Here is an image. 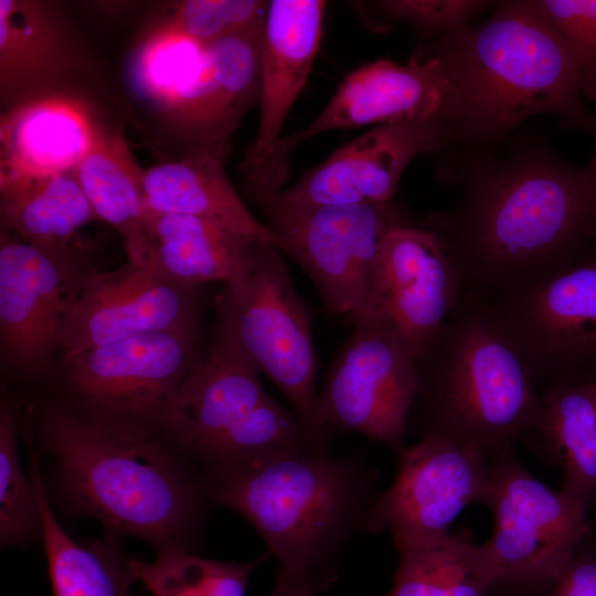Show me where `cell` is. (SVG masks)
I'll list each match as a JSON object with an SVG mask.
<instances>
[{
  "mask_svg": "<svg viewBox=\"0 0 596 596\" xmlns=\"http://www.w3.org/2000/svg\"><path fill=\"white\" fill-rule=\"evenodd\" d=\"M554 596H596V545L587 540L563 573Z\"/></svg>",
  "mask_w": 596,
  "mask_h": 596,
  "instance_id": "obj_36",
  "label": "cell"
},
{
  "mask_svg": "<svg viewBox=\"0 0 596 596\" xmlns=\"http://www.w3.org/2000/svg\"><path fill=\"white\" fill-rule=\"evenodd\" d=\"M31 467L54 596H132L130 585L136 579L127 560L121 561L109 549L76 543L56 520L34 460Z\"/></svg>",
  "mask_w": 596,
  "mask_h": 596,
  "instance_id": "obj_29",
  "label": "cell"
},
{
  "mask_svg": "<svg viewBox=\"0 0 596 596\" xmlns=\"http://www.w3.org/2000/svg\"><path fill=\"white\" fill-rule=\"evenodd\" d=\"M434 54L451 82L448 126L461 137L497 139L541 113L596 135L573 52L526 1L505 2L486 23L444 35Z\"/></svg>",
  "mask_w": 596,
  "mask_h": 596,
  "instance_id": "obj_4",
  "label": "cell"
},
{
  "mask_svg": "<svg viewBox=\"0 0 596 596\" xmlns=\"http://www.w3.org/2000/svg\"><path fill=\"white\" fill-rule=\"evenodd\" d=\"M419 387L407 433L487 454L512 445L535 424L542 398L513 345L482 301L460 298L418 361Z\"/></svg>",
  "mask_w": 596,
  "mask_h": 596,
  "instance_id": "obj_5",
  "label": "cell"
},
{
  "mask_svg": "<svg viewBox=\"0 0 596 596\" xmlns=\"http://www.w3.org/2000/svg\"><path fill=\"white\" fill-rule=\"evenodd\" d=\"M327 2L272 0L267 4L259 55V118L242 162L248 184L267 170L285 120L306 85L323 33Z\"/></svg>",
  "mask_w": 596,
  "mask_h": 596,
  "instance_id": "obj_20",
  "label": "cell"
},
{
  "mask_svg": "<svg viewBox=\"0 0 596 596\" xmlns=\"http://www.w3.org/2000/svg\"><path fill=\"white\" fill-rule=\"evenodd\" d=\"M461 288L487 292L594 252L596 170L525 151L473 173L454 216L429 228Z\"/></svg>",
  "mask_w": 596,
  "mask_h": 596,
  "instance_id": "obj_1",
  "label": "cell"
},
{
  "mask_svg": "<svg viewBox=\"0 0 596 596\" xmlns=\"http://www.w3.org/2000/svg\"><path fill=\"white\" fill-rule=\"evenodd\" d=\"M104 128L91 105L66 89L30 96L0 118V173L74 172Z\"/></svg>",
  "mask_w": 596,
  "mask_h": 596,
  "instance_id": "obj_21",
  "label": "cell"
},
{
  "mask_svg": "<svg viewBox=\"0 0 596 596\" xmlns=\"http://www.w3.org/2000/svg\"><path fill=\"white\" fill-rule=\"evenodd\" d=\"M573 52L581 92L596 99V0L526 1Z\"/></svg>",
  "mask_w": 596,
  "mask_h": 596,
  "instance_id": "obj_34",
  "label": "cell"
},
{
  "mask_svg": "<svg viewBox=\"0 0 596 596\" xmlns=\"http://www.w3.org/2000/svg\"><path fill=\"white\" fill-rule=\"evenodd\" d=\"M223 162L206 153L188 152L179 160L148 168L142 180L147 210L211 220L253 242L283 251V238L247 210Z\"/></svg>",
  "mask_w": 596,
  "mask_h": 596,
  "instance_id": "obj_23",
  "label": "cell"
},
{
  "mask_svg": "<svg viewBox=\"0 0 596 596\" xmlns=\"http://www.w3.org/2000/svg\"><path fill=\"white\" fill-rule=\"evenodd\" d=\"M199 327L153 331L63 359V385L78 412L156 429L167 402L196 363Z\"/></svg>",
  "mask_w": 596,
  "mask_h": 596,
  "instance_id": "obj_11",
  "label": "cell"
},
{
  "mask_svg": "<svg viewBox=\"0 0 596 596\" xmlns=\"http://www.w3.org/2000/svg\"><path fill=\"white\" fill-rule=\"evenodd\" d=\"M259 374L240 345L217 327L156 427L205 471L288 453H319L294 412L265 391Z\"/></svg>",
  "mask_w": 596,
  "mask_h": 596,
  "instance_id": "obj_6",
  "label": "cell"
},
{
  "mask_svg": "<svg viewBox=\"0 0 596 596\" xmlns=\"http://www.w3.org/2000/svg\"><path fill=\"white\" fill-rule=\"evenodd\" d=\"M263 560L221 562L166 549L152 562L129 558L127 565L152 596H245L252 572Z\"/></svg>",
  "mask_w": 596,
  "mask_h": 596,
  "instance_id": "obj_30",
  "label": "cell"
},
{
  "mask_svg": "<svg viewBox=\"0 0 596 596\" xmlns=\"http://www.w3.org/2000/svg\"><path fill=\"white\" fill-rule=\"evenodd\" d=\"M200 309L199 287L172 279L149 257L94 270L64 324L58 350L64 359L141 333L199 327Z\"/></svg>",
  "mask_w": 596,
  "mask_h": 596,
  "instance_id": "obj_16",
  "label": "cell"
},
{
  "mask_svg": "<svg viewBox=\"0 0 596 596\" xmlns=\"http://www.w3.org/2000/svg\"><path fill=\"white\" fill-rule=\"evenodd\" d=\"M217 313L219 328L284 393L316 449L329 454L310 317L277 248L259 246L251 270L225 285Z\"/></svg>",
  "mask_w": 596,
  "mask_h": 596,
  "instance_id": "obj_8",
  "label": "cell"
},
{
  "mask_svg": "<svg viewBox=\"0 0 596 596\" xmlns=\"http://www.w3.org/2000/svg\"><path fill=\"white\" fill-rule=\"evenodd\" d=\"M319 394L323 426L360 434L396 451L404 446L419 376L417 359L385 320L361 316Z\"/></svg>",
  "mask_w": 596,
  "mask_h": 596,
  "instance_id": "obj_12",
  "label": "cell"
},
{
  "mask_svg": "<svg viewBox=\"0 0 596 596\" xmlns=\"http://www.w3.org/2000/svg\"><path fill=\"white\" fill-rule=\"evenodd\" d=\"M363 453L312 450L205 471L211 502L244 517L279 563V573L320 592L337 579L350 539L364 528L381 493Z\"/></svg>",
  "mask_w": 596,
  "mask_h": 596,
  "instance_id": "obj_3",
  "label": "cell"
},
{
  "mask_svg": "<svg viewBox=\"0 0 596 596\" xmlns=\"http://www.w3.org/2000/svg\"><path fill=\"white\" fill-rule=\"evenodd\" d=\"M148 257L172 279L193 287L244 277L260 243L211 220L146 211Z\"/></svg>",
  "mask_w": 596,
  "mask_h": 596,
  "instance_id": "obj_24",
  "label": "cell"
},
{
  "mask_svg": "<svg viewBox=\"0 0 596 596\" xmlns=\"http://www.w3.org/2000/svg\"><path fill=\"white\" fill-rule=\"evenodd\" d=\"M395 550L400 561L387 596H487L496 579L487 542L447 533Z\"/></svg>",
  "mask_w": 596,
  "mask_h": 596,
  "instance_id": "obj_28",
  "label": "cell"
},
{
  "mask_svg": "<svg viewBox=\"0 0 596 596\" xmlns=\"http://www.w3.org/2000/svg\"><path fill=\"white\" fill-rule=\"evenodd\" d=\"M396 472L368 518L364 532H389L394 547L443 536L460 512L482 503L488 454L469 445L425 437L396 451Z\"/></svg>",
  "mask_w": 596,
  "mask_h": 596,
  "instance_id": "obj_14",
  "label": "cell"
},
{
  "mask_svg": "<svg viewBox=\"0 0 596 596\" xmlns=\"http://www.w3.org/2000/svg\"><path fill=\"white\" fill-rule=\"evenodd\" d=\"M534 426L523 436L528 446L556 465L561 490L596 505V380L546 393Z\"/></svg>",
  "mask_w": 596,
  "mask_h": 596,
  "instance_id": "obj_25",
  "label": "cell"
},
{
  "mask_svg": "<svg viewBox=\"0 0 596 596\" xmlns=\"http://www.w3.org/2000/svg\"><path fill=\"white\" fill-rule=\"evenodd\" d=\"M483 504L493 515L487 541L496 579L487 596H554L582 545L594 536L587 508L540 481L512 445L488 454Z\"/></svg>",
  "mask_w": 596,
  "mask_h": 596,
  "instance_id": "obj_7",
  "label": "cell"
},
{
  "mask_svg": "<svg viewBox=\"0 0 596 596\" xmlns=\"http://www.w3.org/2000/svg\"><path fill=\"white\" fill-rule=\"evenodd\" d=\"M255 200L283 238V252L313 281L324 309L352 322L365 306L385 236L404 224L393 201L291 206Z\"/></svg>",
  "mask_w": 596,
  "mask_h": 596,
  "instance_id": "obj_10",
  "label": "cell"
},
{
  "mask_svg": "<svg viewBox=\"0 0 596 596\" xmlns=\"http://www.w3.org/2000/svg\"><path fill=\"white\" fill-rule=\"evenodd\" d=\"M82 55L52 4L0 0V95L7 107L62 85Z\"/></svg>",
  "mask_w": 596,
  "mask_h": 596,
  "instance_id": "obj_22",
  "label": "cell"
},
{
  "mask_svg": "<svg viewBox=\"0 0 596 596\" xmlns=\"http://www.w3.org/2000/svg\"><path fill=\"white\" fill-rule=\"evenodd\" d=\"M204 47L159 22L147 33L132 60L131 75L137 91L163 113Z\"/></svg>",
  "mask_w": 596,
  "mask_h": 596,
  "instance_id": "obj_31",
  "label": "cell"
},
{
  "mask_svg": "<svg viewBox=\"0 0 596 596\" xmlns=\"http://www.w3.org/2000/svg\"><path fill=\"white\" fill-rule=\"evenodd\" d=\"M18 412L13 400L0 407V540L2 546L19 544L40 526L35 483L24 475L18 454Z\"/></svg>",
  "mask_w": 596,
  "mask_h": 596,
  "instance_id": "obj_32",
  "label": "cell"
},
{
  "mask_svg": "<svg viewBox=\"0 0 596 596\" xmlns=\"http://www.w3.org/2000/svg\"><path fill=\"white\" fill-rule=\"evenodd\" d=\"M588 167L596 170V152H595L590 163L588 164Z\"/></svg>",
  "mask_w": 596,
  "mask_h": 596,
  "instance_id": "obj_38",
  "label": "cell"
},
{
  "mask_svg": "<svg viewBox=\"0 0 596 596\" xmlns=\"http://www.w3.org/2000/svg\"><path fill=\"white\" fill-rule=\"evenodd\" d=\"M387 17L405 20L423 31L447 35L468 26L469 19L486 6L472 0H392L379 2Z\"/></svg>",
  "mask_w": 596,
  "mask_h": 596,
  "instance_id": "obj_35",
  "label": "cell"
},
{
  "mask_svg": "<svg viewBox=\"0 0 596 596\" xmlns=\"http://www.w3.org/2000/svg\"><path fill=\"white\" fill-rule=\"evenodd\" d=\"M451 82L437 55L407 64L390 60L366 63L348 74L320 114L300 130L279 140L273 160L259 179L267 190L279 189L287 155L319 134L400 119H440L448 125Z\"/></svg>",
  "mask_w": 596,
  "mask_h": 596,
  "instance_id": "obj_15",
  "label": "cell"
},
{
  "mask_svg": "<svg viewBox=\"0 0 596 596\" xmlns=\"http://www.w3.org/2000/svg\"><path fill=\"white\" fill-rule=\"evenodd\" d=\"M94 273L67 243H32L0 234V349L12 370L46 369L66 320Z\"/></svg>",
  "mask_w": 596,
  "mask_h": 596,
  "instance_id": "obj_13",
  "label": "cell"
},
{
  "mask_svg": "<svg viewBox=\"0 0 596 596\" xmlns=\"http://www.w3.org/2000/svg\"><path fill=\"white\" fill-rule=\"evenodd\" d=\"M471 292L519 353L540 397L596 380V251L549 273Z\"/></svg>",
  "mask_w": 596,
  "mask_h": 596,
  "instance_id": "obj_9",
  "label": "cell"
},
{
  "mask_svg": "<svg viewBox=\"0 0 596 596\" xmlns=\"http://www.w3.org/2000/svg\"><path fill=\"white\" fill-rule=\"evenodd\" d=\"M143 172L121 134L106 129L74 171L96 216L119 233L134 264L148 258Z\"/></svg>",
  "mask_w": 596,
  "mask_h": 596,
  "instance_id": "obj_26",
  "label": "cell"
},
{
  "mask_svg": "<svg viewBox=\"0 0 596 596\" xmlns=\"http://www.w3.org/2000/svg\"><path fill=\"white\" fill-rule=\"evenodd\" d=\"M264 26L205 45L162 113L188 152L225 161L230 139L245 111L259 98Z\"/></svg>",
  "mask_w": 596,
  "mask_h": 596,
  "instance_id": "obj_19",
  "label": "cell"
},
{
  "mask_svg": "<svg viewBox=\"0 0 596 596\" xmlns=\"http://www.w3.org/2000/svg\"><path fill=\"white\" fill-rule=\"evenodd\" d=\"M97 219L74 172L0 173V222L25 242L67 243Z\"/></svg>",
  "mask_w": 596,
  "mask_h": 596,
  "instance_id": "obj_27",
  "label": "cell"
},
{
  "mask_svg": "<svg viewBox=\"0 0 596 596\" xmlns=\"http://www.w3.org/2000/svg\"><path fill=\"white\" fill-rule=\"evenodd\" d=\"M35 423L79 511L159 551H190L209 498L201 478L188 472L152 428L109 423L52 401L36 405Z\"/></svg>",
  "mask_w": 596,
  "mask_h": 596,
  "instance_id": "obj_2",
  "label": "cell"
},
{
  "mask_svg": "<svg viewBox=\"0 0 596 596\" xmlns=\"http://www.w3.org/2000/svg\"><path fill=\"white\" fill-rule=\"evenodd\" d=\"M318 593L319 588L312 583L278 572L270 596H317Z\"/></svg>",
  "mask_w": 596,
  "mask_h": 596,
  "instance_id": "obj_37",
  "label": "cell"
},
{
  "mask_svg": "<svg viewBox=\"0 0 596 596\" xmlns=\"http://www.w3.org/2000/svg\"><path fill=\"white\" fill-rule=\"evenodd\" d=\"M460 294L461 281L437 234L402 224L382 243L365 306L356 318L374 316L389 322L418 361Z\"/></svg>",
  "mask_w": 596,
  "mask_h": 596,
  "instance_id": "obj_17",
  "label": "cell"
},
{
  "mask_svg": "<svg viewBox=\"0 0 596 596\" xmlns=\"http://www.w3.org/2000/svg\"><path fill=\"white\" fill-rule=\"evenodd\" d=\"M267 4L258 0H185L178 2L163 22L205 46L263 28Z\"/></svg>",
  "mask_w": 596,
  "mask_h": 596,
  "instance_id": "obj_33",
  "label": "cell"
},
{
  "mask_svg": "<svg viewBox=\"0 0 596 596\" xmlns=\"http://www.w3.org/2000/svg\"><path fill=\"white\" fill-rule=\"evenodd\" d=\"M440 119L377 125L336 150L289 188L262 194L291 206L373 204L392 200L405 168L438 149L450 132Z\"/></svg>",
  "mask_w": 596,
  "mask_h": 596,
  "instance_id": "obj_18",
  "label": "cell"
}]
</instances>
